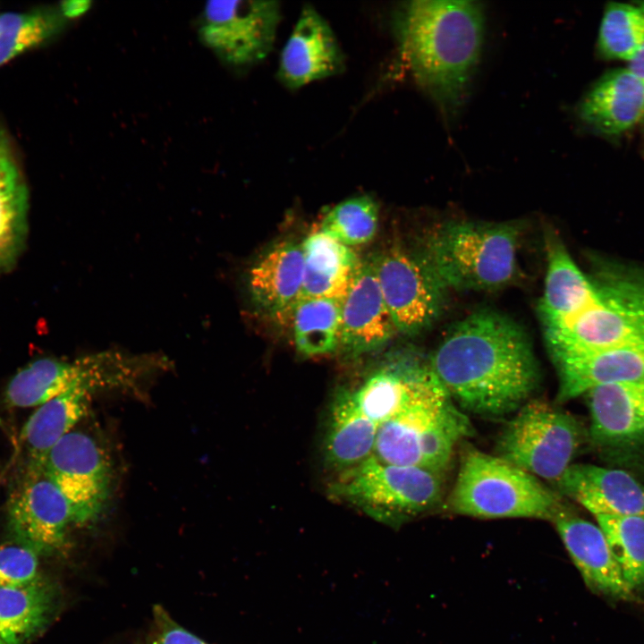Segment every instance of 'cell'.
Returning <instances> with one entry per match:
<instances>
[{"label":"cell","mask_w":644,"mask_h":644,"mask_svg":"<svg viewBox=\"0 0 644 644\" xmlns=\"http://www.w3.org/2000/svg\"><path fill=\"white\" fill-rule=\"evenodd\" d=\"M628 585L644 588V516H596Z\"/></svg>","instance_id":"cell-31"},{"label":"cell","mask_w":644,"mask_h":644,"mask_svg":"<svg viewBox=\"0 0 644 644\" xmlns=\"http://www.w3.org/2000/svg\"><path fill=\"white\" fill-rule=\"evenodd\" d=\"M94 393L87 386H72L38 407L21 432L29 462L44 465L51 448L85 415Z\"/></svg>","instance_id":"cell-26"},{"label":"cell","mask_w":644,"mask_h":644,"mask_svg":"<svg viewBox=\"0 0 644 644\" xmlns=\"http://www.w3.org/2000/svg\"><path fill=\"white\" fill-rule=\"evenodd\" d=\"M0 15H1V13H0Z\"/></svg>","instance_id":"cell-41"},{"label":"cell","mask_w":644,"mask_h":644,"mask_svg":"<svg viewBox=\"0 0 644 644\" xmlns=\"http://www.w3.org/2000/svg\"><path fill=\"white\" fill-rule=\"evenodd\" d=\"M0 644H4V643L3 641H2V640H1V639H0Z\"/></svg>","instance_id":"cell-39"},{"label":"cell","mask_w":644,"mask_h":644,"mask_svg":"<svg viewBox=\"0 0 644 644\" xmlns=\"http://www.w3.org/2000/svg\"><path fill=\"white\" fill-rule=\"evenodd\" d=\"M597 272L595 302L563 326L545 330L550 352L644 344V271L608 265Z\"/></svg>","instance_id":"cell-5"},{"label":"cell","mask_w":644,"mask_h":644,"mask_svg":"<svg viewBox=\"0 0 644 644\" xmlns=\"http://www.w3.org/2000/svg\"><path fill=\"white\" fill-rule=\"evenodd\" d=\"M54 592L42 578L19 587H0V639L23 644L48 622Z\"/></svg>","instance_id":"cell-27"},{"label":"cell","mask_w":644,"mask_h":644,"mask_svg":"<svg viewBox=\"0 0 644 644\" xmlns=\"http://www.w3.org/2000/svg\"><path fill=\"white\" fill-rule=\"evenodd\" d=\"M91 1L89 0H69L61 2L58 8L62 15L68 21L87 13L91 8Z\"/></svg>","instance_id":"cell-36"},{"label":"cell","mask_w":644,"mask_h":644,"mask_svg":"<svg viewBox=\"0 0 644 644\" xmlns=\"http://www.w3.org/2000/svg\"><path fill=\"white\" fill-rule=\"evenodd\" d=\"M465 414L441 386L424 393L377 426L373 455L379 461L438 474L456 444L471 434Z\"/></svg>","instance_id":"cell-6"},{"label":"cell","mask_w":644,"mask_h":644,"mask_svg":"<svg viewBox=\"0 0 644 644\" xmlns=\"http://www.w3.org/2000/svg\"><path fill=\"white\" fill-rule=\"evenodd\" d=\"M640 6L644 10V3ZM628 68L644 80V41L637 55L629 62Z\"/></svg>","instance_id":"cell-38"},{"label":"cell","mask_w":644,"mask_h":644,"mask_svg":"<svg viewBox=\"0 0 644 644\" xmlns=\"http://www.w3.org/2000/svg\"><path fill=\"white\" fill-rule=\"evenodd\" d=\"M587 394L594 442L623 445L644 440V380L605 385Z\"/></svg>","instance_id":"cell-21"},{"label":"cell","mask_w":644,"mask_h":644,"mask_svg":"<svg viewBox=\"0 0 644 644\" xmlns=\"http://www.w3.org/2000/svg\"><path fill=\"white\" fill-rule=\"evenodd\" d=\"M301 247L304 267L301 298L343 301L361 263L356 253L322 231L310 233Z\"/></svg>","instance_id":"cell-24"},{"label":"cell","mask_w":644,"mask_h":644,"mask_svg":"<svg viewBox=\"0 0 644 644\" xmlns=\"http://www.w3.org/2000/svg\"><path fill=\"white\" fill-rule=\"evenodd\" d=\"M396 332L372 258L361 260L342 301L339 346L353 353L366 352L386 344Z\"/></svg>","instance_id":"cell-15"},{"label":"cell","mask_w":644,"mask_h":644,"mask_svg":"<svg viewBox=\"0 0 644 644\" xmlns=\"http://www.w3.org/2000/svg\"><path fill=\"white\" fill-rule=\"evenodd\" d=\"M441 385L429 363L404 361L375 372L353 394L363 413L378 426Z\"/></svg>","instance_id":"cell-23"},{"label":"cell","mask_w":644,"mask_h":644,"mask_svg":"<svg viewBox=\"0 0 644 644\" xmlns=\"http://www.w3.org/2000/svg\"><path fill=\"white\" fill-rule=\"evenodd\" d=\"M14 163L7 137L0 129V174Z\"/></svg>","instance_id":"cell-37"},{"label":"cell","mask_w":644,"mask_h":644,"mask_svg":"<svg viewBox=\"0 0 644 644\" xmlns=\"http://www.w3.org/2000/svg\"><path fill=\"white\" fill-rule=\"evenodd\" d=\"M199 28L201 41L226 64L242 67L266 58L281 19L277 1H210Z\"/></svg>","instance_id":"cell-11"},{"label":"cell","mask_w":644,"mask_h":644,"mask_svg":"<svg viewBox=\"0 0 644 644\" xmlns=\"http://www.w3.org/2000/svg\"><path fill=\"white\" fill-rule=\"evenodd\" d=\"M553 522L588 587L618 598L632 597L634 591L623 578L597 524L579 517L567 508Z\"/></svg>","instance_id":"cell-18"},{"label":"cell","mask_w":644,"mask_h":644,"mask_svg":"<svg viewBox=\"0 0 644 644\" xmlns=\"http://www.w3.org/2000/svg\"><path fill=\"white\" fill-rule=\"evenodd\" d=\"M344 56L328 22L306 5L280 57L278 78L291 89L341 73Z\"/></svg>","instance_id":"cell-14"},{"label":"cell","mask_w":644,"mask_h":644,"mask_svg":"<svg viewBox=\"0 0 644 644\" xmlns=\"http://www.w3.org/2000/svg\"><path fill=\"white\" fill-rule=\"evenodd\" d=\"M579 114L604 135L628 131L644 118V80L628 67L606 72L582 98Z\"/></svg>","instance_id":"cell-20"},{"label":"cell","mask_w":644,"mask_h":644,"mask_svg":"<svg viewBox=\"0 0 644 644\" xmlns=\"http://www.w3.org/2000/svg\"><path fill=\"white\" fill-rule=\"evenodd\" d=\"M581 438L578 421L550 403L526 402L497 443L498 457L537 478L556 482L571 465Z\"/></svg>","instance_id":"cell-8"},{"label":"cell","mask_w":644,"mask_h":644,"mask_svg":"<svg viewBox=\"0 0 644 644\" xmlns=\"http://www.w3.org/2000/svg\"><path fill=\"white\" fill-rule=\"evenodd\" d=\"M377 425L360 408L353 392L336 396L325 440V458L330 467L349 470L374 453Z\"/></svg>","instance_id":"cell-25"},{"label":"cell","mask_w":644,"mask_h":644,"mask_svg":"<svg viewBox=\"0 0 644 644\" xmlns=\"http://www.w3.org/2000/svg\"><path fill=\"white\" fill-rule=\"evenodd\" d=\"M9 528L14 540L39 555L62 549L69 524L70 505L47 477L44 465L29 462L8 499Z\"/></svg>","instance_id":"cell-12"},{"label":"cell","mask_w":644,"mask_h":644,"mask_svg":"<svg viewBox=\"0 0 644 644\" xmlns=\"http://www.w3.org/2000/svg\"><path fill=\"white\" fill-rule=\"evenodd\" d=\"M38 555L31 547L16 540L0 546V587H19L40 577Z\"/></svg>","instance_id":"cell-34"},{"label":"cell","mask_w":644,"mask_h":644,"mask_svg":"<svg viewBox=\"0 0 644 644\" xmlns=\"http://www.w3.org/2000/svg\"><path fill=\"white\" fill-rule=\"evenodd\" d=\"M371 258L397 331L417 334L436 321L447 288L423 254L392 247Z\"/></svg>","instance_id":"cell-10"},{"label":"cell","mask_w":644,"mask_h":644,"mask_svg":"<svg viewBox=\"0 0 644 644\" xmlns=\"http://www.w3.org/2000/svg\"><path fill=\"white\" fill-rule=\"evenodd\" d=\"M44 468L67 500L73 523L86 525L101 516L111 495L113 470L96 439L71 431L48 452Z\"/></svg>","instance_id":"cell-9"},{"label":"cell","mask_w":644,"mask_h":644,"mask_svg":"<svg viewBox=\"0 0 644 644\" xmlns=\"http://www.w3.org/2000/svg\"><path fill=\"white\" fill-rule=\"evenodd\" d=\"M644 41V10L625 3H609L601 20L597 46L608 59L631 61Z\"/></svg>","instance_id":"cell-32"},{"label":"cell","mask_w":644,"mask_h":644,"mask_svg":"<svg viewBox=\"0 0 644 644\" xmlns=\"http://www.w3.org/2000/svg\"><path fill=\"white\" fill-rule=\"evenodd\" d=\"M332 494L377 521L403 522L433 507L441 496L437 474L383 462L374 455L342 471Z\"/></svg>","instance_id":"cell-7"},{"label":"cell","mask_w":644,"mask_h":644,"mask_svg":"<svg viewBox=\"0 0 644 644\" xmlns=\"http://www.w3.org/2000/svg\"><path fill=\"white\" fill-rule=\"evenodd\" d=\"M28 190L16 163L0 174V271L13 264L27 230Z\"/></svg>","instance_id":"cell-30"},{"label":"cell","mask_w":644,"mask_h":644,"mask_svg":"<svg viewBox=\"0 0 644 644\" xmlns=\"http://www.w3.org/2000/svg\"><path fill=\"white\" fill-rule=\"evenodd\" d=\"M547 268L539 313L545 330L574 319L597 299L592 278L576 265L563 242L551 230L546 234Z\"/></svg>","instance_id":"cell-19"},{"label":"cell","mask_w":644,"mask_h":644,"mask_svg":"<svg viewBox=\"0 0 644 644\" xmlns=\"http://www.w3.org/2000/svg\"><path fill=\"white\" fill-rule=\"evenodd\" d=\"M555 484L595 517L644 516V485L624 470L571 464Z\"/></svg>","instance_id":"cell-16"},{"label":"cell","mask_w":644,"mask_h":644,"mask_svg":"<svg viewBox=\"0 0 644 644\" xmlns=\"http://www.w3.org/2000/svg\"><path fill=\"white\" fill-rule=\"evenodd\" d=\"M342 301L301 298L291 310L295 346L307 356L329 353L340 345Z\"/></svg>","instance_id":"cell-28"},{"label":"cell","mask_w":644,"mask_h":644,"mask_svg":"<svg viewBox=\"0 0 644 644\" xmlns=\"http://www.w3.org/2000/svg\"><path fill=\"white\" fill-rule=\"evenodd\" d=\"M66 21L58 7L1 13L0 67L59 35Z\"/></svg>","instance_id":"cell-29"},{"label":"cell","mask_w":644,"mask_h":644,"mask_svg":"<svg viewBox=\"0 0 644 644\" xmlns=\"http://www.w3.org/2000/svg\"><path fill=\"white\" fill-rule=\"evenodd\" d=\"M521 233L514 222L450 221L431 231L422 254L446 288L496 290L518 275Z\"/></svg>","instance_id":"cell-3"},{"label":"cell","mask_w":644,"mask_h":644,"mask_svg":"<svg viewBox=\"0 0 644 644\" xmlns=\"http://www.w3.org/2000/svg\"><path fill=\"white\" fill-rule=\"evenodd\" d=\"M397 31L403 60L444 114H456L468 95L485 35L478 1L422 0L401 11Z\"/></svg>","instance_id":"cell-2"},{"label":"cell","mask_w":644,"mask_h":644,"mask_svg":"<svg viewBox=\"0 0 644 644\" xmlns=\"http://www.w3.org/2000/svg\"><path fill=\"white\" fill-rule=\"evenodd\" d=\"M429 365L452 399L468 411L502 417L519 410L536 389L539 369L529 337L490 309L453 326Z\"/></svg>","instance_id":"cell-1"},{"label":"cell","mask_w":644,"mask_h":644,"mask_svg":"<svg viewBox=\"0 0 644 644\" xmlns=\"http://www.w3.org/2000/svg\"><path fill=\"white\" fill-rule=\"evenodd\" d=\"M109 381L110 368L102 352L72 360L42 358L17 371L6 386L4 400L9 407H39L72 386L96 393L106 389Z\"/></svg>","instance_id":"cell-13"},{"label":"cell","mask_w":644,"mask_h":644,"mask_svg":"<svg viewBox=\"0 0 644 644\" xmlns=\"http://www.w3.org/2000/svg\"><path fill=\"white\" fill-rule=\"evenodd\" d=\"M155 631L151 644H208L177 624L161 607L155 609Z\"/></svg>","instance_id":"cell-35"},{"label":"cell","mask_w":644,"mask_h":644,"mask_svg":"<svg viewBox=\"0 0 644 644\" xmlns=\"http://www.w3.org/2000/svg\"><path fill=\"white\" fill-rule=\"evenodd\" d=\"M551 356L559 377L560 402L597 386L644 380V344L589 352H553Z\"/></svg>","instance_id":"cell-17"},{"label":"cell","mask_w":644,"mask_h":644,"mask_svg":"<svg viewBox=\"0 0 644 644\" xmlns=\"http://www.w3.org/2000/svg\"><path fill=\"white\" fill-rule=\"evenodd\" d=\"M303 267L301 245L284 241L274 246L249 271L248 288L256 306L277 317L291 312L301 298Z\"/></svg>","instance_id":"cell-22"},{"label":"cell","mask_w":644,"mask_h":644,"mask_svg":"<svg viewBox=\"0 0 644 644\" xmlns=\"http://www.w3.org/2000/svg\"><path fill=\"white\" fill-rule=\"evenodd\" d=\"M377 225V205L363 195L335 205L323 218L320 231L350 247L370 242Z\"/></svg>","instance_id":"cell-33"},{"label":"cell","mask_w":644,"mask_h":644,"mask_svg":"<svg viewBox=\"0 0 644 644\" xmlns=\"http://www.w3.org/2000/svg\"><path fill=\"white\" fill-rule=\"evenodd\" d=\"M448 506L456 514L477 518L552 521L566 508L537 477L474 448L463 453Z\"/></svg>","instance_id":"cell-4"},{"label":"cell","mask_w":644,"mask_h":644,"mask_svg":"<svg viewBox=\"0 0 644 644\" xmlns=\"http://www.w3.org/2000/svg\"><path fill=\"white\" fill-rule=\"evenodd\" d=\"M643 122H644V118H643Z\"/></svg>","instance_id":"cell-40"}]
</instances>
